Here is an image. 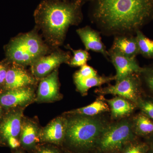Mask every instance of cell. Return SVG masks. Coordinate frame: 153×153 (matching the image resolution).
<instances>
[{
	"label": "cell",
	"instance_id": "1",
	"mask_svg": "<svg viewBox=\"0 0 153 153\" xmlns=\"http://www.w3.org/2000/svg\"><path fill=\"white\" fill-rule=\"evenodd\" d=\"M153 0H97L94 22L105 35H132L150 17Z\"/></svg>",
	"mask_w": 153,
	"mask_h": 153
},
{
	"label": "cell",
	"instance_id": "2",
	"mask_svg": "<svg viewBox=\"0 0 153 153\" xmlns=\"http://www.w3.org/2000/svg\"><path fill=\"white\" fill-rule=\"evenodd\" d=\"M82 1L45 0L36 9L34 14L36 24L52 46L62 44L68 28L81 21Z\"/></svg>",
	"mask_w": 153,
	"mask_h": 153
},
{
	"label": "cell",
	"instance_id": "3",
	"mask_svg": "<svg viewBox=\"0 0 153 153\" xmlns=\"http://www.w3.org/2000/svg\"><path fill=\"white\" fill-rule=\"evenodd\" d=\"M76 115L67 119L64 144L77 152L94 151L99 138L106 126L97 118Z\"/></svg>",
	"mask_w": 153,
	"mask_h": 153
},
{
	"label": "cell",
	"instance_id": "4",
	"mask_svg": "<svg viewBox=\"0 0 153 153\" xmlns=\"http://www.w3.org/2000/svg\"><path fill=\"white\" fill-rule=\"evenodd\" d=\"M47 45L34 32L26 33L11 41L7 48L10 60L23 65H31L48 52Z\"/></svg>",
	"mask_w": 153,
	"mask_h": 153
},
{
	"label": "cell",
	"instance_id": "5",
	"mask_svg": "<svg viewBox=\"0 0 153 153\" xmlns=\"http://www.w3.org/2000/svg\"><path fill=\"white\" fill-rule=\"evenodd\" d=\"M132 123L123 120L106 126L99 138L94 151L99 153L121 151L129 143L137 139Z\"/></svg>",
	"mask_w": 153,
	"mask_h": 153
},
{
	"label": "cell",
	"instance_id": "6",
	"mask_svg": "<svg viewBox=\"0 0 153 153\" xmlns=\"http://www.w3.org/2000/svg\"><path fill=\"white\" fill-rule=\"evenodd\" d=\"M139 74L136 73L130 74L119 81H116L114 85L100 88L97 91L102 94L118 95L136 105L138 100L143 94Z\"/></svg>",
	"mask_w": 153,
	"mask_h": 153
},
{
	"label": "cell",
	"instance_id": "7",
	"mask_svg": "<svg viewBox=\"0 0 153 153\" xmlns=\"http://www.w3.org/2000/svg\"><path fill=\"white\" fill-rule=\"evenodd\" d=\"M70 60L69 52L58 50L38 58L31 65V71L36 77L43 78L52 73L62 63H69Z\"/></svg>",
	"mask_w": 153,
	"mask_h": 153
},
{
	"label": "cell",
	"instance_id": "8",
	"mask_svg": "<svg viewBox=\"0 0 153 153\" xmlns=\"http://www.w3.org/2000/svg\"><path fill=\"white\" fill-rule=\"evenodd\" d=\"M67 123V119L62 117L52 120L40 131V142L57 146H63L66 136Z\"/></svg>",
	"mask_w": 153,
	"mask_h": 153
},
{
	"label": "cell",
	"instance_id": "9",
	"mask_svg": "<svg viewBox=\"0 0 153 153\" xmlns=\"http://www.w3.org/2000/svg\"><path fill=\"white\" fill-rule=\"evenodd\" d=\"M108 52L109 60L116 70L114 76L116 81H119L131 74H140L142 71L143 68L139 66L136 58L126 57L110 49Z\"/></svg>",
	"mask_w": 153,
	"mask_h": 153
},
{
	"label": "cell",
	"instance_id": "10",
	"mask_svg": "<svg viewBox=\"0 0 153 153\" xmlns=\"http://www.w3.org/2000/svg\"><path fill=\"white\" fill-rule=\"evenodd\" d=\"M35 94L31 88H21L7 90L0 95V104L5 108L23 106L34 100Z\"/></svg>",
	"mask_w": 153,
	"mask_h": 153
},
{
	"label": "cell",
	"instance_id": "11",
	"mask_svg": "<svg viewBox=\"0 0 153 153\" xmlns=\"http://www.w3.org/2000/svg\"><path fill=\"white\" fill-rule=\"evenodd\" d=\"M59 88L58 71L55 69L41 79L36 100L39 102H49L57 100L60 96Z\"/></svg>",
	"mask_w": 153,
	"mask_h": 153
},
{
	"label": "cell",
	"instance_id": "12",
	"mask_svg": "<svg viewBox=\"0 0 153 153\" xmlns=\"http://www.w3.org/2000/svg\"><path fill=\"white\" fill-rule=\"evenodd\" d=\"M76 33L84 44L86 50L101 53L109 59V53L102 41L100 33L90 27H85L76 30Z\"/></svg>",
	"mask_w": 153,
	"mask_h": 153
},
{
	"label": "cell",
	"instance_id": "13",
	"mask_svg": "<svg viewBox=\"0 0 153 153\" xmlns=\"http://www.w3.org/2000/svg\"><path fill=\"white\" fill-rule=\"evenodd\" d=\"M35 79L24 68L12 67L8 69L5 80V88L7 90L27 87L34 84Z\"/></svg>",
	"mask_w": 153,
	"mask_h": 153
},
{
	"label": "cell",
	"instance_id": "14",
	"mask_svg": "<svg viewBox=\"0 0 153 153\" xmlns=\"http://www.w3.org/2000/svg\"><path fill=\"white\" fill-rule=\"evenodd\" d=\"M40 132L38 126L33 122L22 121L19 138L22 149L30 152L35 149L40 142Z\"/></svg>",
	"mask_w": 153,
	"mask_h": 153
},
{
	"label": "cell",
	"instance_id": "15",
	"mask_svg": "<svg viewBox=\"0 0 153 153\" xmlns=\"http://www.w3.org/2000/svg\"><path fill=\"white\" fill-rule=\"evenodd\" d=\"M22 113L18 111L8 115L0 125V133L4 141L10 137L20 138L22 123Z\"/></svg>",
	"mask_w": 153,
	"mask_h": 153
},
{
	"label": "cell",
	"instance_id": "16",
	"mask_svg": "<svg viewBox=\"0 0 153 153\" xmlns=\"http://www.w3.org/2000/svg\"><path fill=\"white\" fill-rule=\"evenodd\" d=\"M110 49L130 58H136L139 54L136 38L132 35L116 36Z\"/></svg>",
	"mask_w": 153,
	"mask_h": 153
},
{
	"label": "cell",
	"instance_id": "17",
	"mask_svg": "<svg viewBox=\"0 0 153 153\" xmlns=\"http://www.w3.org/2000/svg\"><path fill=\"white\" fill-rule=\"evenodd\" d=\"M106 100L109 105L111 117L113 119L126 117L131 114L137 108L133 102L121 97H116Z\"/></svg>",
	"mask_w": 153,
	"mask_h": 153
},
{
	"label": "cell",
	"instance_id": "18",
	"mask_svg": "<svg viewBox=\"0 0 153 153\" xmlns=\"http://www.w3.org/2000/svg\"><path fill=\"white\" fill-rule=\"evenodd\" d=\"M132 123L137 137L147 138L153 134V121L143 113L137 114Z\"/></svg>",
	"mask_w": 153,
	"mask_h": 153
},
{
	"label": "cell",
	"instance_id": "19",
	"mask_svg": "<svg viewBox=\"0 0 153 153\" xmlns=\"http://www.w3.org/2000/svg\"><path fill=\"white\" fill-rule=\"evenodd\" d=\"M108 104L105 102L102 98L97 99L96 101L87 106L73 110L68 114L87 117H94L102 112L109 111Z\"/></svg>",
	"mask_w": 153,
	"mask_h": 153
},
{
	"label": "cell",
	"instance_id": "20",
	"mask_svg": "<svg viewBox=\"0 0 153 153\" xmlns=\"http://www.w3.org/2000/svg\"><path fill=\"white\" fill-rule=\"evenodd\" d=\"M113 80H115L114 76H100L98 75L74 81L77 90L82 94H85L91 88L100 86Z\"/></svg>",
	"mask_w": 153,
	"mask_h": 153
},
{
	"label": "cell",
	"instance_id": "21",
	"mask_svg": "<svg viewBox=\"0 0 153 153\" xmlns=\"http://www.w3.org/2000/svg\"><path fill=\"white\" fill-rule=\"evenodd\" d=\"M136 33L139 54L146 58L153 59V41L146 37L140 30Z\"/></svg>",
	"mask_w": 153,
	"mask_h": 153
},
{
	"label": "cell",
	"instance_id": "22",
	"mask_svg": "<svg viewBox=\"0 0 153 153\" xmlns=\"http://www.w3.org/2000/svg\"><path fill=\"white\" fill-rule=\"evenodd\" d=\"M136 105L139 108L140 112L153 121V97L143 94L138 100Z\"/></svg>",
	"mask_w": 153,
	"mask_h": 153
},
{
	"label": "cell",
	"instance_id": "23",
	"mask_svg": "<svg viewBox=\"0 0 153 153\" xmlns=\"http://www.w3.org/2000/svg\"><path fill=\"white\" fill-rule=\"evenodd\" d=\"M149 149L146 142L140 141L137 139L126 145L122 150L121 153H147Z\"/></svg>",
	"mask_w": 153,
	"mask_h": 153
},
{
	"label": "cell",
	"instance_id": "24",
	"mask_svg": "<svg viewBox=\"0 0 153 153\" xmlns=\"http://www.w3.org/2000/svg\"><path fill=\"white\" fill-rule=\"evenodd\" d=\"M72 51L73 56L69 62V64L72 66H82L85 65L88 60L91 59L90 55L86 50L79 49L74 50L70 47H67Z\"/></svg>",
	"mask_w": 153,
	"mask_h": 153
},
{
	"label": "cell",
	"instance_id": "25",
	"mask_svg": "<svg viewBox=\"0 0 153 153\" xmlns=\"http://www.w3.org/2000/svg\"><path fill=\"white\" fill-rule=\"evenodd\" d=\"M140 74L146 87L153 94V66L144 67Z\"/></svg>",
	"mask_w": 153,
	"mask_h": 153
},
{
	"label": "cell",
	"instance_id": "26",
	"mask_svg": "<svg viewBox=\"0 0 153 153\" xmlns=\"http://www.w3.org/2000/svg\"><path fill=\"white\" fill-rule=\"evenodd\" d=\"M97 75V72L92 67L85 64L81 66L79 71L75 73L74 80L93 77Z\"/></svg>",
	"mask_w": 153,
	"mask_h": 153
},
{
	"label": "cell",
	"instance_id": "27",
	"mask_svg": "<svg viewBox=\"0 0 153 153\" xmlns=\"http://www.w3.org/2000/svg\"><path fill=\"white\" fill-rule=\"evenodd\" d=\"M62 152L57 146L51 144L42 143L38 144L31 153H61Z\"/></svg>",
	"mask_w": 153,
	"mask_h": 153
},
{
	"label": "cell",
	"instance_id": "28",
	"mask_svg": "<svg viewBox=\"0 0 153 153\" xmlns=\"http://www.w3.org/2000/svg\"><path fill=\"white\" fill-rule=\"evenodd\" d=\"M7 142L9 146L14 149H16L21 147L20 140L17 138L10 137L7 140Z\"/></svg>",
	"mask_w": 153,
	"mask_h": 153
},
{
	"label": "cell",
	"instance_id": "29",
	"mask_svg": "<svg viewBox=\"0 0 153 153\" xmlns=\"http://www.w3.org/2000/svg\"><path fill=\"white\" fill-rule=\"evenodd\" d=\"M7 71L5 66L0 64V85L4 83Z\"/></svg>",
	"mask_w": 153,
	"mask_h": 153
},
{
	"label": "cell",
	"instance_id": "30",
	"mask_svg": "<svg viewBox=\"0 0 153 153\" xmlns=\"http://www.w3.org/2000/svg\"><path fill=\"white\" fill-rule=\"evenodd\" d=\"M147 140L146 142L149 145L150 149L153 151V134L152 136L147 138Z\"/></svg>",
	"mask_w": 153,
	"mask_h": 153
},
{
	"label": "cell",
	"instance_id": "31",
	"mask_svg": "<svg viewBox=\"0 0 153 153\" xmlns=\"http://www.w3.org/2000/svg\"><path fill=\"white\" fill-rule=\"evenodd\" d=\"M14 153H26L24 149H17V150Z\"/></svg>",
	"mask_w": 153,
	"mask_h": 153
},
{
	"label": "cell",
	"instance_id": "32",
	"mask_svg": "<svg viewBox=\"0 0 153 153\" xmlns=\"http://www.w3.org/2000/svg\"><path fill=\"white\" fill-rule=\"evenodd\" d=\"M61 153H83L80 152H70V151H66V152H61Z\"/></svg>",
	"mask_w": 153,
	"mask_h": 153
},
{
	"label": "cell",
	"instance_id": "33",
	"mask_svg": "<svg viewBox=\"0 0 153 153\" xmlns=\"http://www.w3.org/2000/svg\"><path fill=\"white\" fill-rule=\"evenodd\" d=\"M105 153H121V151H113V152H108Z\"/></svg>",
	"mask_w": 153,
	"mask_h": 153
},
{
	"label": "cell",
	"instance_id": "34",
	"mask_svg": "<svg viewBox=\"0 0 153 153\" xmlns=\"http://www.w3.org/2000/svg\"><path fill=\"white\" fill-rule=\"evenodd\" d=\"M1 104H0V118H1V112H2V108H1Z\"/></svg>",
	"mask_w": 153,
	"mask_h": 153
},
{
	"label": "cell",
	"instance_id": "35",
	"mask_svg": "<svg viewBox=\"0 0 153 153\" xmlns=\"http://www.w3.org/2000/svg\"><path fill=\"white\" fill-rule=\"evenodd\" d=\"M147 153H153V151L151 149H150L148 151Z\"/></svg>",
	"mask_w": 153,
	"mask_h": 153
}]
</instances>
